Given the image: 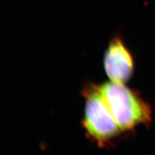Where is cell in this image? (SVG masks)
Listing matches in <instances>:
<instances>
[{
    "label": "cell",
    "instance_id": "2",
    "mask_svg": "<svg viewBox=\"0 0 155 155\" xmlns=\"http://www.w3.org/2000/svg\"><path fill=\"white\" fill-rule=\"evenodd\" d=\"M85 98L83 127L87 134L104 145L122 132L98 86L91 85L84 92Z\"/></svg>",
    "mask_w": 155,
    "mask_h": 155
},
{
    "label": "cell",
    "instance_id": "1",
    "mask_svg": "<svg viewBox=\"0 0 155 155\" xmlns=\"http://www.w3.org/2000/svg\"><path fill=\"white\" fill-rule=\"evenodd\" d=\"M98 88L122 132L151 120L150 106L124 84L110 81Z\"/></svg>",
    "mask_w": 155,
    "mask_h": 155
},
{
    "label": "cell",
    "instance_id": "3",
    "mask_svg": "<svg viewBox=\"0 0 155 155\" xmlns=\"http://www.w3.org/2000/svg\"><path fill=\"white\" fill-rule=\"evenodd\" d=\"M104 68L110 80L115 83L124 84L133 73L132 56L118 37L113 38L105 53Z\"/></svg>",
    "mask_w": 155,
    "mask_h": 155
}]
</instances>
